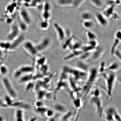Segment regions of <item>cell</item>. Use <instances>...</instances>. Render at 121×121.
Segmentation results:
<instances>
[{
  "label": "cell",
  "mask_w": 121,
  "mask_h": 121,
  "mask_svg": "<svg viewBox=\"0 0 121 121\" xmlns=\"http://www.w3.org/2000/svg\"><path fill=\"white\" fill-rule=\"evenodd\" d=\"M87 81L82 91V94L84 97L90 93L93 84L99 77V74L98 69L96 67H92L87 73Z\"/></svg>",
  "instance_id": "obj_2"
},
{
  "label": "cell",
  "mask_w": 121,
  "mask_h": 121,
  "mask_svg": "<svg viewBox=\"0 0 121 121\" xmlns=\"http://www.w3.org/2000/svg\"><path fill=\"white\" fill-rule=\"evenodd\" d=\"M34 74L33 73L25 74L19 78V82L20 84L27 83L30 81H34Z\"/></svg>",
  "instance_id": "obj_16"
},
{
  "label": "cell",
  "mask_w": 121,
  "mask_h": 121,
  "mask_svg": "<svg viewBox=\"0 0 121 121\" xmlns=\"http://www.w3.org/2000/svg\"><path fill=\"white\" fill-rule=\"evenodd\" d=\"M9 71V68L7 65L3 64L0 65V75L2 77L7 76Z\"/></svg>",
  "instance_id": "obj_20"
},
{
  "label": "cell",
  "mask_w": 121,
  "mask_h": 121,
  "mask_svg": "<svg viewBox=\"0 0 121 121\" xmlns=\"http://www.w3.org/2000/svg\"><path fill=\"white\" fill-rule=\"evenodd\" d=\"M54 109L58 113H62L65 111V108L64 106L62 104H57L54 106Z\"/></svg>",
  "instance_id": "obj_26"
},
{
  "label": "cell",
  "mask_w": 121,
  "mask_h": 121,
  "mask_svg": "<svg viewBox=\"0 0 121 121\" xmlns=\"http://www.w3.org/2000/svg\"><path fill=\"white\" fill-rule=\"evenodd\" d=\"M16 120H24V113L22 109L18 108L16 110L15 113Z\"/></svg>",
  "instance_id": "obj_21"
},
{
  "label": "cell",
  "mask_w": 121,
  "mask_h": 121,
  "mask_svg": "<svg viewBox=\"0 0 121 121\" xmlns=\"http://www.w3.org/2000/svg\"><path fill=\"white\" fill-rule=\"evenodd\" d=\"M83 52L81 50H74L71 51L69 54L66 56L64 57V60L65 61H69L77 57L81 56Z\"/></svg>",
  "instance_id": "obj_12"
},
{
  "label": "cell",
  "mask_w": 121,
  "mask_h": 121,
  "mask_svg": "<svg viewBox=\"0 0 121 121\" xmlns=\"http://www.w3.org/2000/svg\"><path fill=\"white\" fill-rule=\"evenodd\" d=\"M48 121H56L54 117H51L50 118V119Z\"/></svg>",
  "instance_id": "obj_38"
},
{
  "label": "cell",
  "mask_w": 121,
  "mask_h": 121,
  "mask_svg": "<svg viewBox=\"0 0 121 121\" xmlns=\"http://www.w3.org/2000/svg\"><path fill=\"white\" fill-rule=\"evenodd\" d=\"M85 0H73L72 5L75 7L79 6L84 2Z\"/></svg>",
  "instance_id": "obj_33"
},
{
  "label": "cell",
  "mask_w": 121,
  "mask_h": 121,
  "mask_svg": "<svg viewBox=\"0 0 121 121\" xmlns=\"http://www.w3.org/2000/svg\"><path fill=\"white\" fill-rule=\"evenodd\" d=\"M90 1L95 6L98 8L102 7L103 4L102 0H90Z\"/></svg>",
  "instance_id": "obj_31"
},
{
  "label": "cell",
  "mask_w": 121,
  "mask_h": 121,
  "mask_svg": "<svg viewBox=\"0 0 121 121\" xmlns=\"http://www.w3.org/2000/svg\"><path fill=\"white\" fill-rule=\"evenodd\" d=\"M35 108H39V107L43 106L44 104L41 100H37L35 103Z\"/></svg>",
  "instance_id": "obj_36"
},
{
  "label": "cell",
  "mask_w": 121,
  "mask_h": 121,
  "mask_svg": "<svg viewBox=\"0 0 121 121\" xmlns=\"http://www.w3.org/2000/svg\"><path fill=\"white\" fill-rule=\"evenodd\" d=\"M81 18L84 21L92 20L93 16L90 12L86 11L83 12L82 13Z\"/></svg>",
  "instance_id": "obj_24"
},
{
  "label": "cell",
  "mask_w": 121,
  "mask_h": 121,
  "mask_svg": "<svg viewBox=\"0 0 121 121\" xmlns=\"http://www.w3.org/2000/svg\"><path fill=\"white\" fill-rule=\"evenodd\" d=\"M54 114V110L48 109L45 112V115L47 117L50 118L53 117Z\"/></svg>",
  "instance_id": "obj_35"
},
{
  "label": "cell",
  "mask_w": 121,
  "mask_h": 121,
  "mask_svg": "<svg viewBox=\"0 0 121 121\" xmlns=\"http://www.w3.org/2000/svg\"><path fill=\"white\" fill-rule=\"evenodd\" d=\"M51 44L50 39L48 37H45L35 44L39 53L43 52L49 48Z\"/></svg>",
  "instance_id": "obj_8"
},
{
  "label": "cell",
  "mask_w": 121,
  "mask_h": 121,
  "mask_svg": "<svg viewBox=\"0 0 121 121\" xmlns=\"http://www.w3.org/2000/svg\"><path fill=\"white\" fill-rule=\"evenodd\" d=\"M22 45L24 50L30 55L35 56L39 54L35 44L31 41L25 40Z\"/></svg>",
  "instance_id": "obj_7"
},
{
  "label": "cell",
  "mask_w": 121,
  "mask_h": 121,
  "mask_svg": "<svg viewBox=\"0 0 121 121\" xmlns=\"http://www.w3.org/2000/svg\"><path fill=\"white\" fill-rule=\"evenodd\" d=\"M54 28L59 41L62 44L66 40L67 37L65 31L61 26L57 23L54 24Z\"/></svg>",
  "instance_id": "obj_9"
},
{
  "label": "cell",
  "mask_w": 121,
  "mask_h": 121,
  "mask_svg": "<svg viewBox=\"0 0 121 121\" xmlns=\"http://www.w3.org/2000/svg\"><path fill=\"white\" fill-rule=\"evenodd\" d=\"M73 0H58V2L60 5L67 6L72 5Z\"/></svg>",
  "instance_id": "obj_27"
},
{
  "label": "cell",
  "mask_w": 121,
  "mask_h": 121,
  "mask_svg": "<svg viewBox=\"0 0 121 121\" xmlns=\"http://www.w3.org/2000/svg\"><path fill=\"white\" fill-rule=\"evenodd\" d=\"M103 115L106 121H121L120 113L114 107H108L104 109Z\"/></svg>",
  "instance_id": "obj_6"
},
{
  "label": "cell",
  "mask_w": 121,
  "mask_h": 121,
  "mask_svg": "<svg viewBox=\"0 0 121 121\" xmlns=\"http://www.w3.org/2000/svg\"><path fill=\"white\" fill-rule=\"evenodd\" d=\"M37 98L38 100H41L45 98L46 91L44 90H40L37 91Z\"/></svg>",
  "instance_id": "obj_30"
},
{
  "label": "cell",
  "mask_w": 121,
  "mask_h": 121,
  "mask_svg": "<svg viewBox=\"0 0 121 121\" xmlns=\"http://www.w3.org/2000/svg\"><path fill=\"white\" fill-rule=\"evenodd\" d=\"M36 111L38 113H39L41 115H44L45 112L48 109L47 108H46L44 106L39 108H35Z\"/></svg>",
  "instance_id": "obj_32"
},
{
  "label": "cell",
  "mask_w": 121,
  "mask_h": 121,
  "mask_svg": "<svg viewBox=\"0 0 121 121\" xmlns=\"http://www.w3.org/2000/svg\"><path fill=\"white\" fill-rule=\"evenodd\" d=\"M73 115L71 112H68L62 117L61 121H72L71 119L73 117Z\"/></svg>",
  "instance_id": "obj_28"
},
{
  "label": "cell",
  "mask_w": 121,
  "mask_h": 121,
  "mask_svg": "<svg viewBox=\"0 0 121 121\" xmlns=\"http://www.w3.org/2000/svg\"><path fill=\"white\" fill-rule=\"evenodd\" d=\"M62 71L68 75H70L75 81H81L87 78V72L82 70L78 68H73L68 66L63 67Z\"/></svg>",
  "instance_id": "obj_4"
},
{
  "label": "cell",
  "mask_w": 121,
  "mask_h": 121,
  "mask_svg": "<svg viewBox=\"0 0 121 121\" xmlns=\"http://www.w3.org/2000/svg\"><path fill=\"white\" fill-rule=\"evenodd\" d=\"M37 118L35 117H33L30 118L29 121H37Z\"/></svg>",
  "instance_id": "obj_37"
},
{
  "label": "cell",
  "mask_w": 121,
  "mask_h": 121,
  "mask_svg": "<svg viewBox=\"0 0 121 121\" xmlns=\"http://www.w3.org/2000/svg\"><path fill=\"white\" fill-rule=\"evenodd\" d=\"M105 79L106 92L108 97H110L113 94L115 84L117 80V75L115 72H106L101 74Z\"/></svg>",
  "instance_id": "obj_3"
},
{
  "label": "cell",
  "mask_w": 121,
  "mask_h": 121,
  "mask_svg": "<svg viewBox=\"0 0 121 121\" xmlns=\"http://www.w3.org/2000/svg\"><path fill=\"white\" fill-rule=\"evenodd\" d=\"M83 26L87 30H89L93 28L94 27L95 23L92 20L84 21Z\"/></svg>",
  "instance_id": "obj_22"
},
{
  "label": "cell",
  "mask_w": 121,
  "mask_h": 121,
  "mask_svg": "<svg viewBox=\"0 0 121 121\" xmlns=\"http://www.w3.org/2000/svg\"><path fill=\"white\" fill-rule=\"evenodd\" d=\"M90 93L91 103L96 109L98 117H102L104 109L101 91L98 87L92 88Z\"/></svg>",
  "instance_id": "obj_1"
},
{
  "label": "cell",
  "mask_w": 121,
  "mask_h": 121,
  "mask_svg": "<svg viewBox=\"0 0 121 121\" xmlns=\"http://www.w3.org/2000/svg\"><path fill=\"white\" fill-rule=\"evenodd\" d=\"M86 35L89 41L96 40L97 36L94 33L89 30H87L86 31Z\"/></svg>",
  "instance_id": "obj_23"
},
{
  "label": "cell",
  "mask_w": 121,
  "mask_h": 121,
  "mask_svg": "<svg viewBox=\"0 0 121 121\" xmlns=\"http://www.w3.org/2000/svg\"><path fill=\"white\" fill-rule=\"evenodd\" d=\"M10 46V42L7 41H0V49L7 52L9 51Z\"/></svg>",
  "instance_id": "obj_18"
},
{
  "label": "cell",
  "mask_w": 121,
  "mask_h": 121,
  "mask_svg": "<svg viewBox=\"0 0 121 121\" xmlns=\"http://www.w3.org/2000/svg\"><path fill=\"white\" fill-rule=\"evenodd\" d=\"M25 40L24 36L21 35L18 36L12 41L10 42V46L9 51H13L17 49Z\"/></svg>",
  "instance_id": "obj_10"
},
{
  "label": "cell",
  "mask_w": 121,
  "mask_h": 121,
  "mask_svg": "<svg viewBox=\"0 0 121 121\" xmlns=\"http://www.w3.org/2000/svg\"><path fill=\"white\" fill-rule=\"evenodd\" d=\"M113 55L116 57L118 60L120 61V63L121 62V51L117 49L115 51L114 53L113 54Z\"/></svg>",
  "instance_id": "obj_34"
},
{
  "label": "cell",
  "mask_w": 121,
  "mask_h": 121,
  "mask_svg": "<svg viewBox=\"0 0 121 121\" xmlns=\"http://www.w3.org/2000/svg\"><path fill=\"white\" fill-rule=\"evenodd\" d=\"M18 69L22 75L25 74L33 73L34 70V66L29 65L21 66Z\"/></svg>",
  "instance_id": "obj_14"
},
{
  "label": "cell",
  "mask_w": 121,
  "mask_h": 121,
  "mask_svg": "<svg viewBox=\"0 0 121 121\" xmlns=\"http://www.w3.org/2000/svg\"><path fill=\"white\" fill-rule=\"evenodd\" d=\"M1 81L7 95L13 99H17L18 96L17 93L9 78L7 76L2 77Z\"/></svg>",
  "instance_id": "obj_5"
},
{
  "label": "cell",
  "mask_w": 121,
  "mask_h": 121,
  "mask_svg": "<svg viewBox=\"0 0 121 121\" xmlns=\"http://www.w3.org/2000/svg\"><path fill=\"white\" fill-rule=\"evenodd\" d=\"M121 42V38L115 37L114 41L110 49V53L111 55H113L115 51L118 49V47L120 44Z\"/></svg>",
  "instance_id": "obj_17"
},
{
  "label": "cell",
  "mask_w": 121,
  "mask_h": 121,
  "mask_svg": "<svg viewBox=\"0 0 121 121\" xmlns=\"http://www.w3.org/2000/svg\"><path fill=\"white\" fill-rule=\"evenodd\" d=\"M20 31L19 28L17 26H12L7 35L8 40L10 42L14 40L20 35Z\"/></svg>",
  "instance_id": "obj_11"
},
{
  "label": "cell",
  "mask_w": 121,
  "mask_h": 121,
  "mask_svg": "<svg viewBox=\"0 0 121 121\" xmlns=\"http://www.w3.org/2000/svg\"><path fill=\"white\" fill-rule=\"evenodd\" d=\"M36 63L37 65L39 67L42 65L46 64V59L43 56L39 57L36 60Z\"/></svg>",
  "instance_id": "obj_25"
},
{
  "label": "cell",
  "mask_w": 121,
  "mask_h": 121,
  "mask_svg": "<svg viewBox=\"0 0 121 121\" xmlns=\"http://www.w3.org/2000/svg\"><path fill=\"white\" fill-rule=\"evenodd\" d=\"M120 65L117 62H113L106 67L105 72H115L120 68ZM105 73V72H104Z\"/></svg>",
  "instance_id": "obj_15"
},
{
  "label": "cell",
  "mask_w": 121,
  "mask_h": 121,
  "mask_svg": "<svg viewBox=\"0 0 121 121\" xmlns=\"http://www.w3.org/2000/svg\"><path fill=\"white\" fill-rule=\"evenodd\" d=\"M114 6L112 5H110L109 7H107L104 10L103 13H102L107 18L109 17H111L112 14L114 11Z\"/></svg>",
  "instance_id": "obj_19"
},
{
  "label": "cell",
  "mask_w": 121,
  "mask_h": 121,
  "mask_svg": "<svg viewBox=\"0 0 121 121\" xmlns=\"http://www.w3.org/2000/svg\"><path fill=\"white\" fill-rule=\"evenodd\" d=\"M26 84V86L25 89L27 92L31 91L33 90H34L35 84L34 82V81H30Z\"/></svg>",
  "instance_id": "obj_29"
},
{
  "label": "cell",
  "mask_w": 121,
  "mask_h": 121,
  "mask_svg": "<svg viewBox=\"0 0 121 121\" xmlns=\"http://www.w3.org/2000/svg\"><path fill=\"white\" fill-rule=\"evenodd\" d=\"M95 17L98 23L101 26L106 27L108 25V22L107 18L102 13H96L95 15Z\"/></svg>",
  "instance_id": "obj_13"
},
{
  "label": "cell",
  "mask_w": 121,
  "mask_h": 121,
  "mask_svg": "<svg viewBox=\"0 0 121 121\" xmlns=\"http://www.w3.org/2000/svg\"><path fill=\"white\" fill-rule=\"evenodd\" d=\"M0 121H4L2 117L0 115Z\"/></svg>",
  "instance_id": "obj_39"
}]
</instances>
